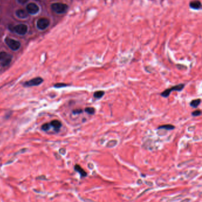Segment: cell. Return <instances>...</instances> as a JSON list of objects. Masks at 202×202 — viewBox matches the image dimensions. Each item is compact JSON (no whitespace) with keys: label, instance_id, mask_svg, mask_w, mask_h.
Wrapping results in <instances>:
<instances>
[{"label":"cell","instance_id":"cell-1","mask_svg":"<svg viewBox=\"0 0 202 202\" xmlns=\"http://www.w3.org/2000/svg\"><path fill=\"white\" fill-rule=\"evenodd\" d=\"M52 10L57 14H63L68 10V7L63 3H53L51 5Z\"/></svg>","mask_w":202,"mask_h":202},{"label":"cell","instance_id":"cell-2","mask_svg":"<svg viewBox=\"0 0 202 202\" xmlns=\"http://www.w3.org/2000/svg\"><path fill=\"white\" fill-rule=\"evenodd\" d=\"M5 42L9 47V48L13 51H16V50H19L21 46L20 43L19 42V41H17L16 40L12 39L9 37H7L5 39Z\"/></svg>","mask_w":202,"mask_h":202},{"label":"cell","instance_id":"cell-3","mask_svg":"<svg viewBox=\"0 0 202 202\" xmlns=\"http://www.w3.org/2000/svg\"><path fill=\"white\" fill-rule=\"evenodd\" d=\"M12 56L5 52H0V62L3 66H6L10 63Z\"/></svg>","mask_w":202,"mask_h":202},{"label":"cell","instance_id":"cell-4","mask_svg":"<svg viewBox=\"0 0 202 202\" xmlns=\"http://www.w3.org/2000/svg\"><path fill=\"white\" fill-rule=\"evenodd\" d=\"M184 87V84H179V85H175L174 86H172L171 88H169V89H167L166 90H165L164 91H163L162 93H161V96L162 97H164V98H168L169 95H170L171 92L172 91H181L183 88Z\"/></svg>","mask_w":202,"mask_h":202},{"label":"cell","instance_id":"cell-5","mask_svg":"<svg viewBox=\"0 0 202 202\" xmlns=\"http://www.w3.org/2000/svg\"><path fill=\"white\" fill-rule=\"evenodd\" d=\"M43 81V80L42 77H37L36 78L32 79L31 80L26 82L24 85L25 86H27V87L38 86V85H41Z\"/></svg>","mask_w":202,"mask_h":202},{"label":"cell","instance_id":"cell-6","mask_svg":"<svg viewBox=\"0 0 202 202\" xmlns=\"http://www.w3.org/2000/svg\"><path fill=\"white\" fill-rule=\"evenodd\" d=\"M14 32L20 35H24L27 32V26L25 24H19L14 27Z\"/></svg>","mask_w":202,"mask_h":202},{"label":"cell","instance_id":"cell-7","mask_svg":"<svg viewBox=\"0 0 202 202\" xmlns=\"http://www.w3.org/2000/svg\"><path fill=\"white\" fill-rule=\"evenodd\" d=\"M26 10L28 12V14H37L39 11V8L38 5L34 3H30L29 4L27 7H26Z\"/></svg>","mask_w":202,"mask_h":202},{"label":"cell","instance_id":"cell-8","mask_svg":"<svg viewBox=\"0 0 202 202\" xmlns=\"http://www.w3.org/2000/svg\"><path fill=\"white\" fill-rule=\"evenodd\" d=\"M49 25V21L47 19L41 18L37 22V27L39 29L43 30L46 29Z\"/></svg>","mask_w":202,"mask_h":202},{"label":"cell","instance_id":"cell-9","mask_svg":"<svg viewBox=\"0 0 202 202\" xmlns=\"http://www.w3.org/2000/svg\"><path fill=\"white\" fill-rule=\"evenodd\" d=\"M16 14L17 16V17H19V19H26L29 15V14L26 11L21 10V9H19V10L16 11Z\"/></svg>","mask_w":202,"mask_h":202},{"label":"cell","instance_id":"cell-10","mask_svg":"<svg viewBox=\"0 0 202 202\" xmlns=\"http://www.w3.org/2000/svg\"><path fill=\"white\" fill-rule=\"evenodd\" d=\"M190 6L192 9L194 10H199L202 7L200 1H199L198 0H195V1H192L190 4Z\"/></svg>","mask_w":202,"mask_h":202},{"label":"cell","instance_id":"cell-11","mask_svg":"<svg viewBox=\"0 0 202 202\" xmlns=\"http://www.w3.org/2000/svg\"><path fill=\"white\" fill-rule=\"evenodd\" d=\"M51 126L53 127L55 129H59L61 127L62 124L61 123L60 121H58V120H54L53 121H52L51 122Z\"/></svg>","mask_w":202,"mask_h":202},{"label":"cell","instance_id":"cell-12","mask_svg":"<svg viewBox=\"0 0 202 202\" xmlns=\"http://www.w3.org/2000/svg\"><path fill=\"white\" fill-rule=\"evenodd\" d=\"M201 103V99H194L193 100L192 102H190V106H192L193 108H197L199 105Z\"/></svg>","mask_w":202,"mask_h":202},{"label":"cell","instance_id":"cell-13","mask_svg":"<svg viewBox=\"0 0 202 202\" xmlns=\"http://www.w3.org/2000/svg\"><path fill=\"white\" fill-rule=\"evenodd\" d=\"M75 169L76 171H77L82 176L84 177L87 176V173L79 165H76L75 166Z\"/></svg>","mask_w":202,"mask_h":202},{"label":"cell","instance_id":"cell-14","mask_svg":"<svg viewBox=\"0 0 202 202\" xmlns=\"http://www.w3.org/2000/svg\"><path fill=\"white\" fill-rule=\"evenodd\" d=\"M105 92L103 91H96L94 93V97L97 99H100L103 96L105 95Z\"/></svg>","mask_w":202,"mask_h":202},{"label":"cell","instance_id":"cell-15","mask_svg":"<svg viewBox=\"0 0 202 202\" xmlns=\"http://www.w3.org/2000/svg\"><path fill=\"white\" fill-rule=\"evenodd\" d=\"M175 128V127L171 124H166V125H162L158 127V129H164L166 130H172Z\"/></svg>","mask_w":202,"mask_h":202},{"label":"cell","instance_id":"cell-16","mask_svg":"<svg viewBox=\"0 0 202 202\" xmlns=\"http://www.w3.org/2000/svg\"><path fill=\"white\" fill-rule=\"evenodd\" d=\"M85 112L90 115H93L95 113V109L92 107H88L85 108Z\"/></svg>","mask_w":202,"mask_h":202},{"label":"cell","instance_id":"cell-17","mask_svg":"<svg viewBox=\"0 0 202 202\" xmlns=\"http://www.w3.org/2000/svg\"><path fill=\"white\" fill-rule=\"evenodd\" d=\"M201 114H202V112L200 110H196L192 112V115L193 117H197V116L200 115Z\"/></svg>","mask_w":202,"mask_h":202},{"label":"cell","instance_id":"cell-18","mask_svg":"<svg viewBox=\"0 0 202 202\" xmlns=\"http://www.w3.org/2000/svg\"><path fill=\"white\" fill-rule=\"evenodd\" d=\"M50 127H51L50 124H45L43 125L42 127V129L43 131H48V130L49 129Z\"/></svg>","mask_w":202,"mask_h":202},{"label":"cell","instance_id":"cell-19","mask_svg":"<svg viewBox=\"0 0 202 202\" xmlns=\"http://www.w3.org/2000/svg\"><path fill=\"white\" fill-rule=\"evenodd\" d=\"M67 85L65 84H57L56 85H55V87H57V88H60V87H64L65 86H66Z\"/></svg>","mask_w":202,"mask_h":202},{"label":"cell","instance_id":"cell-20","mask_svg":"<svg viewBox=\"0 0 202 202\" xmlns=\"http://www.w3.org/2000/svg\"><path fill=\"white\" fill-rule=\"evenodd\" d=\"M83 112V110L82 109H75L73 111V113L74 114H81Z\"/></svg>","mask_w":202,"mask_h":202},{"label":"cell","instance_id":"cell-21","mask_svg":"<svg viewBox=\"0 0 202 202\" xmlns=\"http://www.w3.org/2000/svg\"><path fill=\"white\" fill-rule=\"evenodd\" d=\"M17 2H18L19 4H26V2H27L29 0H17Z\"/></svg>","mask_w":202,"mask_h":202},{"label":"cell","instance_id":"cell-22","mask_svg":"<svg viewBox=\"0 0 202 202\" xmlns=\"http://www.w3.org/2000/svg\"><path fill=\"white\" fill-rule=\"evenodd\" d=\"M189 201H190V199H186L184 200H183V201H181V202H189Z\"/></svg>","mask_w":202,"mask_h":202},{"label":"cell","instance_id":"cell-23","mask_svg":"<svg viewBox=\"0 0 202 202\" xmlns=\"http://www.w3.org/2000/svg\"><path fill=\"white\" fill-rule=\"evenodd\" d=\"M36 1H39V0H36Z\"/></svg>","mask_w":202,"mask_h":202}]
</instances>
